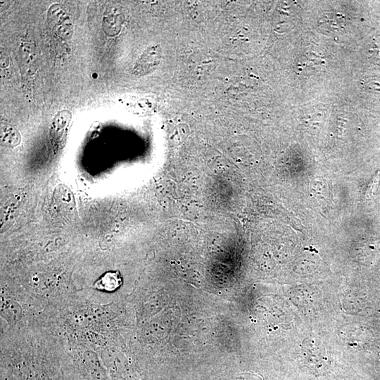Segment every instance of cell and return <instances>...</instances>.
I'll list each match as a JSON object with an SVG mask.
<instances>
[{
  "label": "cell",
  "mask_w": 380,
  "mask_h": 380,
  "mask_svg": "<svg viewBox=\"0 0 380 380\" xmlns=\"http://www.w3.org/2000/svg\"><path fill=\"white\" fill-rule=\"evenodd\" d=\"M48 25L61 38L69 39L73 33L72 20L67 11L59 4H54L48 11Z\"/></svg>",
  "instance_id": "cell-1"
},
{
  "label": "cell",
  "mask_w": 380,
  "mask_h": 380,
  "mask_svg": "<svg viewBox=\"0 0 380 380\" xmlns=\"http://www.w3.org/2000/svg\"><path fill=\"white\" fill-rule=\"evenodd\" d=\"M162 57V49L159 45L148 47L139 56L133 69V75L137 77L146 76L157 70Z\"/></svg>",
  "instance_id": "cell-2"
},
{
  "label": "cell",
  "mask_w": 380,
  "mask_h": 380,
  "mask_svg": "<svg viewBox=\"0 0 380 380\" xmlns=\"http://www.w3.org/2000/svg\"><path fill=\"white\" fill-rule=\"evenodd\" d=\"M124 22V16L116 9H110L103 18V31L109 37L120 33Z\"/></svg>",
  "instance_id": "cell-3"
},
{
  "label": "cell",
  "mask_w": 380,
  "mask_h": 380,
  "mask_svg": "<svg viewBox=\"0 0 380 380\" xmlns=\"http://www.w3.org/2000/svg\"><path fill=\"white\" fill-rule=\"evenodd\" d=\"M71 113L69 110L60 111L54 116L50 126V134L54 140L59 141L65 135L71 120Z\"/></svg>",
  "instance_id": "cell-4"
},
{
  "label": "cell",
  "mask_w": 380,
  "mask_h": 380,
  "mask_svg": "<svg viewBox=\"0 0 380 380\" xmlns=\"http://www.w3.org/2000/svg\"><path fill=\"white\" fill-rule=\"evenodd\" d=\"M123 284V278L119 272H107L95 284V287L99 290L114 291Z\"/></svg>",
  "instance_id": "cell-5"
},
{
  "label": "cell",
  "mask_w": 380,
  "mask_h": 380,
  "mask_svg": "<svg viewBox=\"0 0 380 380\" xmlns=\"http://www.w3.org/2000/svg\"><path fill=\"white\" fill-rule=\"evenodd\" d=\"M1 139L5 145L15 146L20 141V135L14 128L9 125H2Z\"/></svg>",
  "instance_id": "cell-6"
},
{
  "label": "cell",
  "mask_w": 380,
  "mask_h": 380,
  "mask_svg": "<svg viewBox=\"0 0 380 380\" xmlns=\"http://www.w3.org/2000/svg\"><path fill=\"white\" fill-rule=\"evenodd\" d=\"M85 361H86V364L88 367V370L93 375H95L98 378L102 377L104 375L102 367H101L100 362L98 360L95 353L91 352H86L85 353Z\"/></svg>",
  "instance_id": "cell-7"
}]
</instances>
